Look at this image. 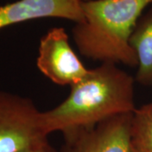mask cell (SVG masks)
<instances>
[{"instance_id":"cell-8","label":"cell","mask_w":152,"mask_h":152,"mask_svg":"<svg viewBox=\"0 0 152 152\" xmlns=\"http://www.w3.org/2000/svg\"><path fill=\"white\" fill-rule=\"evenodd\" d=\"M129 141L132 152H152V102L134 111Z\"/></svg>"},{"instance_id":"cell-5","label":"cell","mask_w":152,"mask_h":152,"mask_svg":"<svg viewBox=\"0 0 152 152\" xmlns=\"http://www.w3.org/2000/svg\"><path fill=\"white\" fill-rule=\"evenodd\" d=\"M133 113L105 120L91 129L64 134L60 152H132L129 129Z\"/></svg>"},{"instance_id":"cell-1","label":"cell","mask_w":152,"mask_h":152,"mask_svg":"<svg viewBox=\"0 0 152 152\" xmlns=\"http://www.w3.org/2000/svg\"><path fill=\"white\" fill-rule=\"evenodd\" d=\"M134 82L133 76L114 64L103 63L90 69L83 80L70 86L63 102L42 112L45 133L65 134L91 129L105 120L134 113Z\"/></svg>"},{"instance_id":"cell-4","label":"cell","mask_w":152,"mask_h":152,"mask_svg":"<svg viewBox=\"0 0 152 152\" xmlns=\"http://www.w3.org/2000/svg\"><path fill=\"white\" fill-rule=\"evenodd\" d=\"M37 66L53 83L69 86L83 80L90 69L73 50L63 27L52 28L41 38Z\"/></svg>"},{"instance_id":"cell-6","label":"cell","mask_w":152,"mask_h":152,"mask_svg":"<svg viewBox=\"0 0 152 152\" xmlns=\"http://www.w3.org/2000/svg\"><path fill=\"white\" fill-rule=\"evenodd\" d=\"M58 18L81 23L85 20L80 0H17L0 6V30L18 23Z\"/></svg>"},{"instance_id":"cell-7","label":"cell","mask_w":152,"mask_h":152,"mask_svg":"<svg viewBox=\"0 0 152 152\" xmlns=\"http://www.w3.org/2000/svg\"><path fill=\"white\" fill-rule=\"evenodd\" d=\"M130 45L138 58L135 81L144 86H152V8L139 19Z\"/></svg>"},{"instance_id":"cell-3","label":"cell","mask_w":152,"mask_h":152,"mask_svg":"<svg viewBox=\"0 0 152 152\" xmlns=\"http://www.w3.org/2000/svg\"><path fill=\"white\" fill-rule=\"evenodd\" d=\"M30 98L0 91V152H26L48 138Z\"/></svg>"},{"instance_id":"cell-10","label":"cell","mask_w":152,"mask_h":152,"mask_svg":"<svg viewBox=\"0 0 152 152\" xmlns=\"http://www.w3.org/2000/svg\"><path fill=\"white\" fill-rule=\"evenodd\" d=\"M80 1H86V0H80Z\"/></svg>"},{"instance_id":"cell-2","label":"cell","mask_w":152,"mask_h":152,"mask_svg":"<svg viewBox=\"0 0 152 152\" xmlns=\"http://www.w3.org/2000/svg\"><path fill=\"white\" fill-rule=\"evenodd\" d=\"M152 0L81 1L85 20L72 29L80 53L87 58L137 67L130 37L139 19Z\"/></svg>"},{"instance_id":"cell-9","label":"cell","mask_w":152,"mask_h":152,"mask_svg":"<svg viewBox=\"0 0 152 152\" xmlns=\"http://www.w3.org/2000/svg\"><path fill=\"white\" fill-rule=\"evenodd\" d=\"M26 152H60L57 151L49 142L48 138Z\"/></svg>"}]
</instances>
